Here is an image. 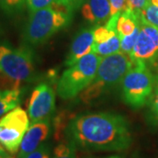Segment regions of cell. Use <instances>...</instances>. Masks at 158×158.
Segmentation results:
<instances>
[{"label": "cell", "mask_w": 158, "mask_h": 158, "mask_svg": "<svg viewBox=\"0 0 158 158\" xmlns=\"http://www.w3.org/2000/svg\"><path fill=\"white\" fill-rule=\"evenodd\" d=\"M68 133L77 145L87 149L119 151L129 148L132 142L127 120L117 113L75 117L69 124Z\"/></svg>", "instance_id": "1"}, {"label": "cell", "mask_w": 158, "mask_h": 158, "mask_svg": "<svg viewBox=\"0 0 158 158\" xmlns=\"http://www.w3.org/2000/svg\"><path fill=\"white\" fill-rule=\"evenodd\" d=\"M133 65L129 55L118 52L112 56L102 57L96 77L80 94L81 101L90 104L121 82Z\"/></svg>", "instance_id": "2"}, {"label": "cell", "mask_w": 158, "mask_h": 158, "mask_svg": "<svg viewBox=\"0 0 158 158\" xmlns=\"http://www.w3.org/2000/svg\"><path fill=\"white\" fill-rule=\"evenodd\" d=\"M70 12L63 7L53 4L47 8L29 12L24 30V40L30 45L45 43L60 29L68 26Z\"/></svg>", "instance_id": "3"}, {"label": "cell", "mask_w": 158, "mask_h": 158, "mask_svg": "<svg viewBox=\"0 0 158 158\" xmlns=\"http://www.w3.org/2000/svg\"><path fill=\"white\" fill-rule=\"evenodd\" d=\"M101 60V56L91 52L64 70L57 82L58 96L71 99L80 95L95 78Z\"/></svg>", "instance_id": "4"}, {"label": "cell", "mask_w": 158, "mask_h": 158, "mask_svg": "<svg viewBox=\"0 0 158 158\" xmlns=\"http://www.w3.org/2000/svg\"><path fill=\"white\" fill-rule=\"evenodd\" d=\"M0 72L17 89H19L22 82H29L34 77V51L27 46L11 48L6 45H1Z\"/></svg>", "instance_id": "5"}, {"label": "cell", "mask_w": 158, "mask_h": 158, "mask_svg": "<svg viewBox=\"0 0 158 158\" xmlns=\"http://www.w3.org/2000/svg\"><path fill=\"white\" fill-rule=\"evenodd\" d=\"M120 84L125 102L131 107L140 108L150 99L155 77L145 62H133Z\"/></svg>", "instance_id": "6"}, {"label": "cell", "mask_w": 158, "mask_h": 158, "mask_svg": "<svg viewBox=\"0 0 158 158\" xmlns=\"http://www.w3.org/2000/svg\"><path fill=\"white\" fill-rule=\"evenodd\" d=\"M30 127L27 112L16 107L0 118V145L11 155L19 152L20 144Z\"/></svg>", "instance_id": "7"}, {"label": "cell", "mask_w": 158, "mask_h": 158, "mask_svg": "<svg viewBox=\"0 0 158 158\" xmlns=\"http://www.w3.org/2000/svg\"><path fill=\"white\" fill-rule=\"evenodd\" d=\"M133 62H158V28L140 16V33L130 54Z\"/></svg>", "instance_id": "8"}, {"label": "cell", "mask_w": 158, "mask_h": 158, "mask_svg": "<svg viewBox=\"0 0 158 158\" xmlns=\"http://www.w3.org/2000/svg\"><path fill=\"white\" fill-rule=\"evenodd\" d=\"M56 110V93L50 85L41 83L33 90L28 104V116L30 122L34 123L50 116Z\"/></svg>", "instance_id": "9"}, {"label": "cell", "mask_w": 158, "mask_h": 158, "mask_svg": "<svg viewBox=\"0 0 158 158\" xmlns=\"http://www.w3.org/2000/svg\"><path fill=\"white\" fill-rule=\"evenodd\" d=\"M50 134V118L31 123L23 138L18 158H24L43 144Z\"/></svg>", "instance_id": "10"}, {"label": "cell", "mask_w": 158, "mask_h": 158, "mask_svg": "<svg viewBox=\"0 0 158 158\" xmlns=\"http://www.w3.org/2000/svg\"><path fill=\"white\" fill-rule=\"evenodd\" d=\"M94 30L95 27L85 28L79 32L74 38L65 61V65L67 67L72 66L82 57L92 52V47L94 44Z\"/></svg>", "instance_id": "11"}, {"label": "cell", "mask_w": 158, "mask_h": 158, "mask_svg": "<svg viewBox=\"0 0 158 158\" xmlns=\"http://www.w3.org/2000/svg\"><path fill=\"white\" fill-rule=\"evenodd\" d=\"M82 15L89 22L100 25L107 22L111 17L109 0H85L82 6Z\"/></svg>", "instance_id": "12"}, {"label": "cell", "mask_w": 158, "mask_h": 158, "mask_svg": "<svg viewBox=\"0 0 158 158\" xmlns=\"http://www.w3.org/2000/svg\"><path fill=\"white\" fill-rule=\"evenodd\" d=\"M140 14H136L129 10L124 11L118 18L117 23V34L118 37L127 36L134 33L140 22Z\"/></svg>", "instance_id": "13"}, {"label": "cell", "mask_w": 158, "mask_h": 158, "mask_svg": "<svg viewBox=\"0 0 158 158\" xmlns=\"http://www.w3.org/2000/svg\"><path fill=\"white\" fill-rule=\"evenodd\" d=\"M20 90H0V118L19 106L20 103Z\"/></svg>", "instance_id": "14"}, {"label": "cell", "mask_w": 158, "mask_h": 158, "mask_svg": "<svg viewBox=\"0 0 158 158\" xmlns=\"http://www.w3.org/2000/svg\"><path fill=\"white\" fill-rule=\"evenodd\" d=\"M92 52L101 57L112 56L118 52H120V40L118 38V34L106 42L103 43L94 42L92 47Z\"/></svg>", "instance_id": "15"}, {"label": "cell", "mask_w": 158, "mask_h": 158, "mask_svg": "<svg viewBox=\"0 0 158 158\" xmlns=\"http://www.w3.org/2000/svg\"><path fill=\"white\" fill-rule=\"evenodd\" d=\"M52 158H76V142L71 139L59 143L54 149Z\"/></svg>", "instance_id": "16"}, {"label": "cell", "mask_w": 158, "mask_h": 158, "mask_svg": "<svg viewBox=\"0 0 158 158\" xmlns=\"http://www.w3.org/2000/svg\"><path fill=\"white\" fill-rule=\"evenodd\" d=\"M140 33V22L138 27H136L135 30L134 31V33L127 36H123V37H118L120 40V51L123 52L127 55L131 54V52L133 50L135 44L136 42L137 37Z\"/></svg>", "instance_id": "17"}, {"label": "cell", "mask_w": 158, "mask_h": 158, "mask_svg": "<svg viewBox=\"0 0 158 158\" xmlns=\"http://www.w3.org/2000/svg\"><path fill=\"white\" fill-rule=\"evenodd\" d=\"M26 0H0V9L8 15L22 11Z\"/></svg>", "instance_id": "18"}, {"label": "cell", "mask_w": 158, "mask_h": 158, "mask_svg": "<svg viewBox=\"0 0 158 158\" xmlns=\"http://www.w3.org/2000/svg\"><path fill=\"white\" fill-rule=\"evenodd\" d=\"M141 16L146 22L158 28V7L152 5L149 0L144 9L141 11Z\"/></svg>", "instance_id": "19"}, {"label": "cell", "mask_w": 158, "mask_h": 158, "mask_svg": "<svg viewBox=\"0 0 158 158\" xmlns=\"http://www.w3.org/2000/svg\"><path fill=\"white\" fill-rule=\"evenodd\" d=\"M73 114L68 111H62L57 115L55 118V128H56V140L60 139V135L62 130L66 127L67 124H69L71 118H75Z\"/></svg>", "instance_id": "20"}, {"label": "cell", "mask_w": 158, "mask_h": 158, "mask_svg": "<svg viewBox=\"0 0 158 158\" xmlns=\"http://www.w3.org/2000/svg\"><path fill=\"white\" fill-rule=\"evenodd\" d=\"M116 34H117V31L110 30L106 26H99L98 27H95L94 30V42L95 43L106 42Z\"/></svg>", "instance_id": "21"}, {"label": "cell", "mask_w": 158, "mask_h": 158, "mask_svg": "<svg viewBox=\"0 0 158 158\" xmlns=\"http://www.w3.org/2000/svg\"><path fill=\"white\" fill-rule=\"evenodd\" d=\"M150 109L153 120L158 124V76L155 77V85L150 97Z\"/></svg>", "instance_id": "22"}, {"label": "cell", "mask_w": 158, "mask_h": 158, "mask_svg": "<svg viewBox=\"0 0 158 158\" xmlns=\"http://www.w3.org/2000/svg\"><path fill=\"white\" fill-rule=\"evenodd\" d=\"M55 2L56 0H26L29 12H34L43 8L49 7Z\"/></svg>", "instance_id": "23"}, {"label": "cell", "mask_w": 158, "mask_h": 158, "mask_svg": "<svg viewBox=\"0 0 158 158\" xmlns=\"http://www.w3.org/2000/svg\"><path fill=\"white\" fill-rule=\"evenodd\" d=\"M24 158H50V147L48 144L43 143Z\"/></svg>", "instance_id": "24"}, {"label": "cell", "mask_w": 158, "mask_h": 158, "mask_svg": "<svg viewBox=\"0 0 158 158\" xmlns=\"http://www.w3.org/2000/svg\"><path fill=\"white\" fill-rule=\"evenodd\" d=\"M148 3V0H127L126 10H129L136 14H140Z\"/></svg>", "instance_id": "25"}, {"label": "cell", "mask_w": 158, "mask_h": 158, "mask_svg": "<svg viewBox=\"0 0 158 158\" xmlns=\"http://www.w3.org/2000/svg\"><path fill=\"white\" fill-rule=\"evenodd\" d=\"M84 2L85 0H56L54 4L62 6L69 12H71L77 8H78L82 4H84Z\"/></svg>", "instance_id": "26"}, {"label": "cell", "mask_w": 158, "mask_h": 158, "mask_svg": "<svg viewBox=\"0 0 158 158\" xmlns=\"http://www.w3.org/2000/svg\"><path fill=\"white\" fill-rule=\"evenodd\" d=\"M111 6V17L121 14L127 8V0H109Z\"/></svg>", "instance_id": "27"}, {"label": "cell", "mask_w": 158, "mask_h": 158, "mask_svg": "<svg viewBox=\"0 0 158 158\" xmlns=\"http://www.w3.org/2000/svg\"><path fill=\"white\" fill-rule=\"evenodd\" d=\"M10 156V155L8 153H6V150L2 147L0 146V158H8Z\"/></svg>", "instance_id": "28"}, {"label": "cell", "mask_w": 158, "mask_h": 158, "mask_svg": "<svg viewBox=\"0 0 158 158\" xmlns=\"http://www.w3.org/2000/svg\"><path fill=\"white\" fill-rule=\"evenodd\" d=\"M149 2L152 4V5H154V6H157L158 7V0H149Z\"/></svg>", "instance_id": "29"}, {"label": "cell", "mask_w": 158, "mask_h": 158, "mask_svg": "<svg viewBox=\"0 0 158 158\" xmlns=\"http://www.w3.org/2000/svg\"><path fill=\"white\" fill-rule=\"evenodd\" d=\"M107 158H121L120 156H110V157Z\"/></svg>", "instance_id": "30"}]
</instances>
